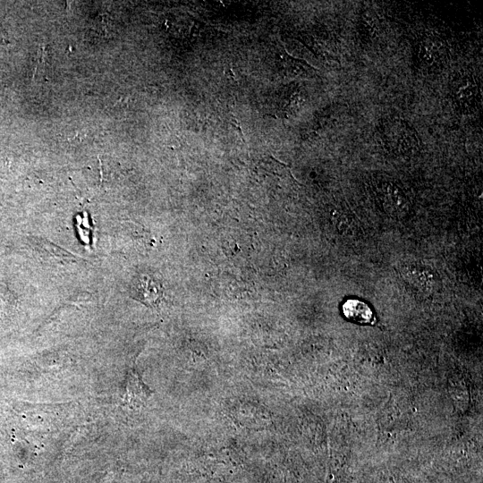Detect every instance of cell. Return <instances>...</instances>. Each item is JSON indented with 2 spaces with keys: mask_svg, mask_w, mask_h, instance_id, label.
I'll return each mask as SVG.
<instances>
[{
  "mask_svg": "<svg viewBox=\"0 0 483 483\" xmlns=\"http://www.w3.org/2000/svg\"><path fill=\"white\" fill-rule=\"evenodd\" d=\"M379 134L384 147L394 156L412 155L419 147L416 130L402 118L388 117L382 120Z\"/></svg>",
  "mask_w": 483,
  "mask_h": 483,
  "instance_id": "cell-1",
  "label": "cell"
},
{
  "mask_svg": "<svg viewBox=\"0 0 483 483\" xmlns=\"http://www.w3.org/2000/svg\"><path fill=\"white\" fill-rule=\"evenodd\" d=\"M377 195L386 213L393 217H403L410 209L404 191L394 182L385 181L377 185Z\"/></svg>",
  "mask_w": 483,
  "mask_h": 483,
  "instance_id": "cell-2",
  "label": "cell"
},
{
  "mask_svg": "<svg viewBox=\"0 0 483 483\" xmlns=\"http://www.w3.org/2000/svg\"><path fill=\"white\" fill-rule=\"evenodd\" d=\"M451 97L459 111H472L479 101V86L473 77L468 74L457 76L452 82Z\"/></svg>",
  "mask_w": 483,
  "mask_h": 483,
  "instance_id": "cell-3",
  "label": "cell"
},
{
  "mask_svg": "<svg viewBox=\"0 0 483 483\" xmlns=\"http://www.w3.org/2000/svg\"><path fill=\"white\" fill-rule=\"evenodd\" d=\"M446 48L443 40L433 35L424 36L416 49V61L420 68L433 70L443 64Z\"/></svg>",
  "mask_w": 483,
  "mask_h": 483,
  "instance_id": "cell-4",
  "label": "cell"
},
{
  "mask_svg": "<svg viewBox=\"0 0 483 483\" xmlns=\"http://www.w3.org/2000/svg\"><path fill=\"white\" fill-rule=\"evenodd\" d=\"M138 299L148 305L157 304L162 296L161 285L148 275L140 277L133 288Z\"/></svg>",
  "mask_w": 483,
  "mask_h": 483,
  "instance_id": "cell-5",
  "label": "cell"
},
{
  "mask_svg": "<svg viewBox=\"0 0 483 483\" xmlns=\"http://www.w3.org/2000/svg\"><path fill=\"white\" fill-rule=\"evenodd\" d=\"M344 317L358 324H369L373 318V311L370 307L357 299H349L343 305Z\"/></svg>",
  "mask_w": 483,
  "mask_h": 483,
  "instance_id": "cell-6",
  "label": "cell"
},
{
  "mask_svg": "<svg viewBox=\"0 0 483 483\" xmlns=\"http://www.w3.org/2000/svg\"><path fill=\"white\" fill-rule=\"evenodd\" d=\"M377 29V21L372 13H365L360 18V34L363 38H373Z\"/></svg>",
  "mask_w": 483,
  "mask_h": 483,
  "instance_id": "cell-7",
  "label": "cell"
},
{
  "mask_svg": "<svg viewBox=\"0 0 483 483\" xmlns=\"http://www.w3.org/2000/svg\"><path fill=\"white\" fill-rule=\"evenodd\" d=\"M411 282H413L418 287H428V284H432V275L422 268H413L410 275Z\"/></svg>",
  "mask_w": 483,
  "mask_h": 483,
  "instance_id": "cell-8",
  "label": "cell"
}]
</instances>
